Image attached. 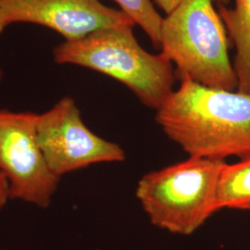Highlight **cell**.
Masks as SVG:
<instances>
[{
  "label": "cell",
  "instance_id": "6da1fadb",
  "mask_svg": "<svg viewBox=\"0 0 250 250\" xmlns=\"http://www.w3.org/2000/svg\"><path fill=\"white\" fill-rule=\"evenodd\" d=\"M156 121L189 157L250 156V94L181 81L157 109Z\"/></svg>",
  "mask_w": 250,
  "mask_h": 250
},
{
  "label": "cell",
  "instance_id": "7a4b0ae2",
  "mask_svg": "<svg viewBox=\"0 0 250 250\" xmlns=\"http://www.w3.org/2000/svg\"><path fill=\"white\" fill-rule=\"evenodd\" d=\"M133 27L102 29L76 41H65L54 49V60L107 75L157 110L174 91L175 70L164 54L148 53L139 45Z\"/></svg>",
  "mask_w": 250,
  "mask_h": 250
},
{
  "label": "cell",
  "instance_id": "3957f363",
  "mask_svg": "<svg viewBox=\"0 0 250 250\" xmlns=\"http://www.w3.org/2000/svg\"><path fill=\"white\" fill-rule=\"evenodd\" d=\"M212 0H183L163 19L161 53L175 66L180 81L211 88L237 89V78L228 55L224 22Z\"/></svg>",
  "mask_w": 250,
  "mask_h": 250
},
{
  "label": "cell",
  "instance_id": "277c9868",
  "mask_svg": "<svg viewBox=\"0 0 250 250\" xmlns=\"http://www.w3.org/2000/svg\"><path fill=\"white\" fill-rule=\"evenodd\" d=\"M224 163L190 157L145 174L135 195L154 225L190 234L219 210L217 188Z\"/></svg>",
  "mask_w": 250,
  "mask_h": 250
},
{
  "label": "cell",
  "instance_id": "5b68a950",
  "mask_svg": "<svg viewBox=\"0 0 250 250\" xmlns=\"http://www.w3.org/2000/svg\"><path fill=\"white\" fill-rule=\"evenodd\" d=\"M37 115L0 110V171L9 197L45 208L61 178L49 168L36 137Z\"/></svg>",
  "mask_w": 250,
  "mask_h": 250
},
{
  "label": "cell",
  "instance_id": "8992f818",
  "mask_svg": "<svg viewBox=\"0 0 250 250\" xmlns=\"http://www.w3.org/2000/svg\"><path fill=\"white\" fill-rule=\"evenodd\" d=\"M36 137L49 168L60 178L90 165L125 160V152L118 144L90 130L69 97L37 115Z\"/></svg>",
  "mask_w": 250,
  "mask_h": 250
},
{
  "label": "cell",
  "instance_id": "52a82bcc",
  "mask_svg": "<svg viewBox=\"0 0 250 250\" xmlns=\"http://www.w3.org/2000/svg\"><path fill=\"white\" fill-rule=\"evenodd\" d=\"M0 10L7 26L35 23L59 33L66 41L102 29L135 24L123 10L108 8L99 0H0Z\"/></svg>",
  "mask_w": 250,
  "mask_h": 250
},
{
  "label": "cell",
  "instance_id": "ba28073f",
  "mask_svg": "<svg viewBox=\"0 0 250 250\" xmlns=\"http://www.w3.org/2000/svg\"><path fill=\"white\" fill-rule=\"evenodd\" d=\"M233 1L232 8L219 6V15L235 47L237 91L250 94V0Z\"/></svg>",
  "mask_w": 250,
  "mask_h": 250
},
{
  "label": "cell",
  "instance_id": "9c48e42d",
  "mask_svg": "<svg viewBox=\"0 0 250 250\" xmlns=\"http://www.w3.org/2000/svg\"><path fill=\"white\" fill-rule=\"evenodd\" d=\"M217 205L222 208L250 210V156L224 163L217 188Z\"/></svg>",
  "mask_w": 250,
  "mask_h": 250
},
{
  "label": "cell",
  "instance_id": "30bf717a",
  "mask_svg": "<svg viewBox=\"0 0 250 250\" xmlns=\"http://www.w3.org/2000/svg\"><path fill=\"white\" fill-rule=\"evenodd\" d=\"M135 24L143 29L152 44L161 49V29L163 18L150 0H113Z\"/></svg>",
  "mask_w": 250,
  "mask_h": 250
},
{
  "label": "cell",
  "instance_id": "8fae6325",
  "mask_svg": "<svg viewBox=\"0 0 250 250\" xmlns=\"http://www.w3.org/2000/svg\"><path fill=\"white\" fill-rule=\"evenodd\" d=\"M9 198H10L9 183L3 172L0 171V209L6 205Z\"/></svg>",
  "mask_w": 250,
  "mask_h": 250
},
{
  "label": "cell",
  "instance_id": "7c38bea8",
  "mask_svg": "<svg viewBox=\"0 0 250 250\" xmlns=\"http://www.w3.org/2000/svg\"><path fill=\"white\" fill-rule=\"evenodd\" d=\"M183 0H155L158 6L165 11L166 14H169L175 9Z\"/></svg>",
  "mask_w": 250,
  "mask_h": 250
},
{
  "label": "cell",
  "instance_id": "4fadbf2b",
  "mask_svg": "<svg viewBox=\"0 0 250 250\" xmlns=\"http://www.w3.org/2000/svg\"><path fill=\"white\" fill-rule=\"evenodd\" d=\"M6 26H7V24H6L5 21H4V19H3L1 10H0V35H1L2 31L4 30V28ZM1 76H2V73H1V71H0V80H1Z\"/></svg>",
  "mask_w": 250,
  "mask_h": 250
},
{
  "label": "cell",
  "instance_id": "5bb4252c",
  "mask_svg": "<svg viewBox=\"0 0 250 250\" xmlns=\"http://www.w3.org/2000/svg\"><path fill=\"white\" fill-rule=\"evenodd\" d=\"M214 2H217L219 4V6H226L231 0H212Z\"/></svg>",
  "mask_w": 250,
  "mask_h": 250
},
{
  "label": "cell",
  "instance_id": "9a60e30c",
  "mask_svg": "<svg viewBox=\"0 0 250 250\" xmlns=\"http://www.w3.org/2000/svg\"><path fill=\"white\" fill-rule=\"evenodd\" d=\"M0 250H1V249H0Z\"/></svg>",
  "mask_w": 250,
  "mask_h": 250
}]
</instances>
